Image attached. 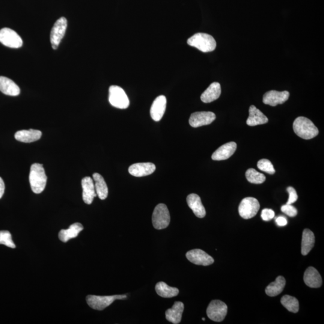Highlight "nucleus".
<instances>
[{
    "label": "nucleus",
    "mask_w": 324,
    "mask_h": 324,
    "mask_svg": "<svg viewBox=\"0 0 324 324\" xmlns=\"http://www.w3.org/2000/svg\"><path fill=\"white\" fill-rule=\"evenodd\" d=\"M293 129L297 135L307 140L316 137L319 133V130L313 122L304 117L296 119L293 123Z\"/></svg>",
    "instance_id": "nucleus-1"
},
{
    "label": "nucleus",
    "mask_w": 324,
    "mask_h": 324,
    "mask_svg": "<svg viewBox=\"0 0 324 324\" xmlns=\"http://www.w3.org/2000/svg\"><path fill=\"white\" fill-rule=\"evenodd\" d=\"M29 180L32 192L39 194L43 191L46 185L47 177L42 164L34 163L31 165Z\"/></svg>",
    "instance_id": "nucleus-2"
},
{
    "label": "nucleus",
    "mask_w": 324,
    "mask_h": 324,
    "mask_svg": "<svg viewBox=\"0 0 324 324\" xmlns=\"http://www.w3.org/2000/svg\"><path fill=\"white\" fill-rule=\"evenodd\" d=\"M187 44L203 52L213 51L217 45L216 41L212 35L203 32L192 35L187 40Z\"/></svg>",
    "instance_id": "nucleus-3"
},
{
    "label": "nucleus",
    "mask_w": 324,
    "mask_h": 324,
    "mask_svg": "<svg viewBox=\"0 0 324 324\" xmlns=\"http://www.w3.org/2000/svg\"><path fill=\"white\" fill-rule=\"evenodd\" d=\"M170 214L167 206L164 204H159L155 207L152 215V223L156 230H163L170 224Z\"/></svg>",
    "instance_id": "nucleus-4"
},
{
    "label": "nucleus",
    "mask_w": 324,
    "mask_h": 324,
    "mask_svg": "<svg viewBox=\"0 0 324 324\" xmlns=\"http://www.w3.org/2000/svg\"><path fill=\"white\" fill-rule=\"evenodd\" d=\"M109 102L111 105L118 109H126L130 101L126 92L117 85H112L109 89Z\"/></svg>",
    "instance_id": "nucleus-5"
},
{
    "label": "nucleus",
    "mask_w": 324,
    "mask_h": 324,
    "mask_svg": "<svg viewBox=\"0 0 324 324\" xmlns=\"http://www.w3.org/2000/svg\"><path fill=\"white\" fill-rule=\"evenodd\" d=\"M126 295H115L112 296H88L86 301L90 307L94 310L103 311L108 307L116 300L126 299Z\"/></svg>",
    "instance_id": "nucleus-6"
},
{
    "label": "nucleus",
    "mask_w": 324,
    "mask_h": 324,
    "mask_svg": "<svg viewBox=\"0 0 324 324\" xmlns=\"http://www.w3.org/2000/svg\"><path fill=\"white\" fill-rule=\"evenodd\" d=\"M67 26L66 17H61L55 22L50 31V43L53 49L58 48L59 43L64 37Z\"/></svg>",
    "instance_id": "nucleus-7"
},
{
    "label": "nucleus",
    "mask_w": 324,
    "mask_h": 324,
    "mask_svg": "<svg viewBox=\"0 0 324 324\" xmlns=\"http://www.w3.org/2000/svg\"><path fill=\"white\" fill-rule=\"evenodd\" d=\"M260 209V204L257 199L248 197L241 202L239 212L241 217L245 219L254 218Z\"/></svg>",
    "instance_id": "nucleus-8"
},
{
    "label": "nucleus",
    "mask_w": 324,
    "mask_h": 324,
    "mask_svg": "<svg viewBox=\"0 0 324 324\" xmlns=\"http://www.w3.org/2000/svg\"><path fill=\"white\" fill-rule=\"evenodd\" d=\"M227 312V305L220 300H213L207 309L208 317L215 322H222L224 321Z\"/></svg>",
    "instance_id": "nucleus-9"
},
{
    "label": "nucleus",
    "mask_w": 324,
    "mask_h": 324,
    "mask_svg": "<svg viewBox=\"0 0 324 324\" xmlns=\"http://www.w3.org/2000/svg\"><path fill=\"white\" fill-rule=\"evenodd\" d=\"M0 43L11 48H19L22 46L23 41L13 29L4 28L0 29Z\"/></svg>",
    "instance_id": "nucleus-10"
},
{
    "label": "nucleus",
    "mask_w": 324,
    "mask_h": 324,
    "mask_svg": "<svg viewBox=\"0 0 324 324\" xmlns=\"http://www.w3.org/2000/svg\"><path fill=\"white\" fill-rule=\"evenodd\" d=\"M186 256L190 262L198 266H208L215 262L211 256L201 249L191 250L187 252Z\"/></svg>",
    "instance_id": "nucleus-11"
},
{
    "label": "nucleus",
    "mask_w": 324,
    "mask_h": 324,
    "mask_svg": "<svg viewBox=\"0 0 324 324\" xmlns=\"http://www.w3.org/2000/svg\"><path fill=\"white\" fill-rule=\"evenodd\" d=\"M216 117L212 112H197L193 113L189 118V124L192 127L197 128L212 123Z\"/></svg>",
    "instance_id": "nucleus-12"
},
{
    "label": "nucleus",
    "mask_w": 324,
    "mask_h": 324,
    "mask_svg": "<svg viewBox=\"0 0 324 324\" xmlns=\"http://www.w3.org/2000/svg\"><path fill=\"white\" fill-rule=\"evenodd\" d=\"M290 93L287 91L271 90L267 92L263 96V103L266 105L276 106L283 104L289 99Z\"/></svg>",
    "instance_id": "nucleus-13"
},
{
    "label": "nucleus",
    "mask_w": 324,
    "mask_h": 324,
    "mask_svg": "<svg viewBox=\"0 0 324 324\" xmlns=\"http://www.w3.org/2000/svg\"><path fill=\"white\" fill-rule=\"evenodd\" d=\"M156 166L152 163H138L130 166V174L136 177L147 176L152 174L156 170Z\"/></svg>",
    "instance_id": "nucleus-14"
},
{
    "label": "nucleus",
    "mask_w": 324,
    "mask_h": 324,
    "mask_svg": "<svg viewBox=\"0 0 324 324\" xmlns=\"http://www.w3.org/2000/svg\"><path fill=\"white\" fill-rule=\"evenodd\" d=\"M81 184L83 201L85 204L90 205L97 196L93 180L90 177H86L82 180Z\"/></svg>",
    "instance_id": "nucleus-15"
},
{
    "label": "nucleus",
    "mask_w": 324,
    "mask_h": 324,
    "mask_svg": "<svg viewBox=\"0 0 324 324\" xmlns=\"http://www.w3.org/2000/svg\"><path fill=\"white\" fill-rule=\"evenodd\" d=\"M166 98L163 95L154 100L150 109L151 117L153 120L159 121L161 120L166 111Z\"/></svg>",
    "instance_id": "nucleus-16"
},
{
    "label": "nucleus",
    "mask_w": 324,
    "mask_h": 324,
    "mask_svg": "<svg viewBox=\"0 0 324 324\" xmlns=\"http://www.w3.org/2000/svg\"><path fill=\"white\" fill-rule=\"evenodd\" d=\"M237 144L234 142H228L223 145L213 154L212 158L213 160H224L230 158L233 155L237 150Z\"/></svg>",
    "instance_id": "nucleus-17"
},
{
    "label": "nucleus",
    "mask_w": 324,
    "mask_h": 324,
    "mask_svg": "<svg viewBox=\"0 0 324 324\" xmlns=\"http://www.w3.org/2000/svg\"><path fill=\"white\" fill-rule=\"evenodd\" d=\"M187 203L195 215L199 218H203L206 215V211L202 204L201 198L195 193H192L187 197Z\"/></svg>",
    "instance_id": "nucleus-18"
},
{
    "label": "nucleus",
    "mask_w": 324,
    "mask_h": 324,
    "mask_svg": "<svg viewBox=\"0 0 324 324\" xmlns=\"http://www.w3.org/2000/svg\"><path fill=\"white\" fill-rule=\"evenodd\" d=\"M304 281L307 286L312 288H318L323 284L322 278L314 267H309L304 275Z\"/></svg>",
    "instance_id": "nucleus-19"
},
{
    "label": "nucleus",
    "mask_w": 324,
    "mask_h": 324,
    "mask_svg": "<svg viewBox=\"0 0 324 324\" xmlns=\"http://www.w3.org/2000/svg\"><path fill=\"white\" fill-rule=\"evenodd\" d=\"M269 119L254 105L250 106L249 117L246 123L250 126H255L268 123Z\"/></svg>",
    "instance_id": "nucleus-20"
},
{
    "label": "nucleus",
    "mask_w": 324,
    "mask_h": 324,
    "mask_svg": "<svg viewBox=\"0 0 324 324\" xmlns=\"http://www.w3.org/2000/svg\"><path fill=\"white\" fill-rule=\"evenodd\" d=\"M184 306L182 302H176L171 309L166 311V319L174 324L180 323Z\"/></svg>",
    "instance_id": "nucleus-21"
},
{
    "label": "nucleus",
    "mask_w": 324,
    "mask_h": 324,
    "mask_svg": "<svg viewBox=\"0 0 324 324\" xmlns=\"http://www.w3.org/2000/svg\"><path fill=\"white\" fill-rule=\"evenodd\" d=\"M42 135L40 130L29 129L28 130H23L17 132L14 135V138L17 141L25 142V143H31L39 140Z\"/></svg>",
    "instance_id": "nucleus-22"
},
{
    "label": "nucleus",
    "mask_w": 324,
    "mask_h": 324,
    "mask_svg": "<svg viewBox=\"0 0 324 324\" xmlns=\"http://www.w3.org/2000/svg\"><path fill=\"white\" fill-rule=\"evenodd\" d=\"M0 91L10 96H17L20 94V88L12 80L4 76H0Z\"/></svg>",
    "instance_id": "nucleus-23"
},
{
    "label": "nucleus",
    "mask_w": 324,
    "mask_h": 324,
    "mask_svg": "<svg viewBox=\"0 0 324 324\" xmlns=\"http://www.w3.org/2000/svg\"><path fill=\"white\" fill-rule=\"evenodd\" d=\"M221 86L219 82H213L202 94L201 99L204 103H209L218 99L221 94Z\"/></svg>",
    "instance_id": "nucleus-24"
},
{
    "label": "nucleus",
    "mask_w": 324,
    "mask_h": 324,
    "mask_svg": "<svg viewBox=\"0 0 324 324\" xmlns=\"http://www.w3.org/2000/svg\"><path fill=\"white\" fill-rule=\"evenodd\" d=\"M84 230V227L80 223H75L70 226L67 230H61L59 231L58 237L61 242L66 243L70 239H74Z\"/></svg>",
    "instance_id": "nucleus-25"
},
{
    "label": "nucleus",
    "mask_w": 324,
    "mask_h": 324,
    "mask_svg": "<svg viewBox=\"0 0 324 324\" xmlns=\"http://www.w3.org/2000/svg\"><path fill=\"white\" fill-rule=\"evenodd\" d=\"M95 181V189L97 195L101 200H105L108 197V188L103 177L99 173H94L93 175Z\"/></svg>",
    "instance_id": "nucleus-26"
},
{
    "label": "nucleus",
    "mask_w": 324,
    "mask_h": 324,
    "mask_svg": "<svg viewBox=\"0 0 324 324\" xmlns=\"http://www.w3.org/2000/svg\"><path fill=\"white\" fill-rule=\"evenodd\" d=\"M315 242V237L313 232L305 229L303 233L302 242V254L303 255H307L314 248Z\"/></svg>",
    "instance_id": "nucleus-27"
},
{
    "label": "nucleus",
    "mask_w": 324,
    "mask_h": 324,
    "mask_svg": "<svg viewBox=\"0 0 324 324\" xmlns=\"http://www.w3.org/2000/svg\"><path fill=\"white\" fill-rule=\"evenodd\" d=\"M286 285V281L283 276H279L275 282H272L266 289L267 295L270 297H275L279 295L284 291Z\"/></svg>",
    "instance_id": "nucleus-28"
},
{
    "label": "nucleus",
    "mask_w": 324,
    "mask_h": 324,
    "mask_svg": "<svg viewBox=\"0 0 324 324\" xmlns=\"http://www.w3.org/2000/svg\"><path fill=\"white\" fill-rule=\"evenodd\" d=\"M155 289L157 294L163 298H172L177 296L179 294V290L177 288L169 287L163 282L157 283Z\"/></svg>",
    "instance_id": "nucleus-29"
},
{
    "label": "nucleus",
    "mask_w": 324,
    "mask_h": 324,
    "mask_svg": "<svg viewBox=\"0 0 324 324\" xmlns=\"http://www.w3.org/2000/svg\"><path fill=\"white\" fill-rule=\"evenodd\" d=\"M282 305L293 313H297L299 311V302L295 297L286 295L281 299Z\"/></svg>",
    "instance_id": "nucleus-30"
},
{
    "label": "nucleus",
    "mask_w": 324,
    "mask_h": 324,
    "mask_svg": "<svg viewBox=\"0 0 324 324\" xmlns=\"http://www.w3.org/2000/svg\"><path fill=\"white\" fill-rule=\"evenodd\" d=\"M246 177L249 182L253 184H262L266 180L265 175L253 168H250L246 171Z\"/></svg>",
    "instance_id": "nucleus-31"
},
{
    "label": "nucleus",
    "mask_w": 324,
    "mask_h": 324,
    "mask_svg": "<svg viewBox=\"0 0 324 324\" xmlns=\"http://www.w3.org/2000/svg\"><path fill=\"white\" fill-rule=\"evenodd\" d=\"M0 245H5L12 249L16 248V246L11 239L10 232L8 231H0Z\"/></svg>",
    "instance_id": "nucleus-32"
},
{
    "label": "nucleus",
    "mask_w": 324,
    "mask_h": 324,
    "mask_svg": "<svg viewBox=\"0 0 324 324\" xmlns=\"http://www.w3.org/2000/svg\"><path fill=\"white\" fill-rule=\"evenodd\" d=\"M258 168L261 171L266 172L269 174H275V169L271 162L268 159H261L258 162Z\"/></svg>",
    "instance_id": "nucleus-33"
},
{
    "label": "nucleus",
    "mask_w": 324,
    "mask_h": 324,
    "mask_svg": "<svg viewBox=\"0 0 324 324\" xmlns=\"http://www.w3.org/2000/svg\"><path fill=\"white\" fill-rule=\"evenodd\" d=\"M282 212L290 217H295L297 215V210L292 204H285L281 207Z\"/></svg>",
    "instance_id": "nucleus-34"
},
{
    "label": "nucleus",
    "mask_w": 324,
    "mask_h": 324,
    "mask_svg": "<svg viewBox=\"0 0 324 324\" xmlns=\"http://www.w3.org/2000/svg\"><path fill=\"white\" fill-rule=\"evenodd\" d=\"M287 191L289 193L290 198L287 202V204H293L298 200V195L296 192L295 189L293 188V187H288L287 188Z\"/></svg>",
    "instance_id": "nucleus-35"
},
{
    "label": "nucleus",
    "mask_w": 324,
    "mask_h": 324,
    "mask_svg": "<svg viewBox=\"0 0 324 324\" xmlns=\"http://www.w3.org/2000/svg\"><path fill=\"white\" fill-rule=\"evenodd\" d=\"M275 213L274 211L271 209H266L262 211L261 213V218L264 221H269L270 220L274 218Z\"/></svg>",
    "instance_id": "nucleus-36"
},
{
    "label": "nucleus",
    "mask_w": 324,
    "mask_h": 324,
    "mask_svg": "<svg viewBox=\"0 0 324 324\" xmlns=\"http://www.w3.org/2000/svg\"><path fill=\"white\" fill-rule=\"evenodd\" d=\"M276 222L280 227H284V226H286L288 224L287 219L282 216L278 217L276 220Z\"/></svg>",
    "instance_id": "nucleus-37"
},
{
    "label": "nucleus",
    "mask_w": 324,
    "mask_h": 324,
    "mask_svg": "<svg viewBox=\"0 0 324 324\" xmlns=\"http://www.w3.org/2000/svg\"><path fill=\"white\" fill-rule=\"evenodd\" d=\"M5 190V185L3 180L0 177V199H1L3 195Z\"/></svg>",
    "instance_id": "nucleus-38"
},
{
    "label": "nucleus",
    "mask_w": 324,
    "mask_h": 324,
    "mask_svg": "<svg viewBox=\"0 0 324 324\" xmlns=\"http://www.w3.org/2000/svg\"><path fill=\"white\" fill-rule=\"evenodd\" d=\"M205 320H206V319H205V318H203V321H205Z\"/></svg>",
    "instance_id": "nucleus-39"
}]
</instances>
